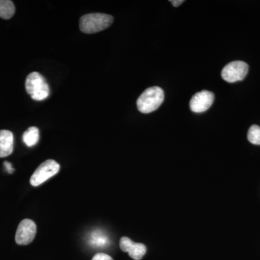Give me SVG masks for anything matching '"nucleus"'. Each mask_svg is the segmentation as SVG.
I'll return each mask as SVG.
<instances>
[{"label": "nucleus", "mask_w": 260, "mask_h": 260, "mask_svg": "<svg viewBox=\"0 0 260 260\" xmlns=\"http://www.w3.org/2000/svg\"><path fill=\"white\" fill-rule=\"evenodd\" d=\"M114 21L112 15L104 13H90L82 16L80 29L87 34H95L109 28Z\"/></svg>", "instance_id": "nucleus-1"}, {"label": "nucleus", "mask_w": 260, "mask_h": 260, "mask_svg": "<svg viewBox=\"0 0 260 260\" xmlns=\"http://www.w3.org/2000/svg\"><path fill=\"white\" fill-rule=\"evenodd\" d=\"M164 100V90L160 87L147 88L137 101L138 110L143 114H149L157 110Z\"/></svg>", "instance_id": "nucleus-2"}, {"label": "nucleus", "mask_w": 260, "mask_h": 260, "mask_svg": "<svg viewBox=\"0 0 260 260\" xmlns=\"http://www.w3.org/2000/svg\"><path fill=\"white\" fill-rule=\"evenodd\" d=\"M25 89L31 99L37 102L45 100L50 93L47 80L37 72H32L27 76Z\"/></svg>", "instance_id": "nucleus-3"}, {"label": "nucleus", "mask_w": 260, "mask_h": 260, "mask_svg": "<svg viewBox=\"0 0 260 260\" xmlns=\"http://www.w3.org/2000/svg\"><path fill=\"white\" fill-rule=\"evenodd\" d=\"M59 169H60L59 164L52 159H49L43 162L36 169L30 177V184L34 186L41 185L44 181L56 175L59 172Z\"/></svg>", "instance_id": "nucleus-4"}, {"label": "nucleus", "mask_w": 260, "mask_h": 260, "mask_svg": "<svg viewBox=\"0 0 260 260\" xmlns=\"http://www.w3.org/2000/svg\"><path fill=\"white\" fill-rule=\"evenodd\" d=\"M249 71V65L242 61H234L224 67L221 72L222 78L228 83L241 81L245 78Z\"/></svg>", "instance_id": "nucleus-5"}, {"label": "nucleus", "mask_w": 260, "mask_h": 260, "mask_svg": "<svg viewBox=\"0 0 260 260\" xmlns=\"http://www.w3.org/2000/svg\"><path fill=\"white\" fill-rule=\"evenodd\" d=\"M37 225L30 219H24L19 224L15 234V242L19 245H28L37 234Z\"/></svg>", "instance_id": "nucleus-6"}, {"label": "nucleus", "mask_w": 260, "mask_h": 260, "mask_svg": "<svg viewBox=\"0 0 260 260\" xmlns=\"http://www.w3.org/2000/svg\"><path fill=\"white\" fill-rule=\"evenodd\" d=\"M215 95L208 90H203L193 95L189 103L190 109L194 113L206 112L213 105Z\"/></svg>", "instance_id": "nucleus-7"}, {"label": "nucleus", "mask_w": 260, "mask_h": 260, "mask_svg": "<svg viewBox=\"0 0 260 260\" xmlns=\"http://www.w3.org/2000/svg\"><path fill=\"white\" fill-rule=\"evenodd\" d=\"M119 246L121 250L129 253L130 257L135 260H140L146 253V246L140 243H135L129 238L124 237L120 239Z\"/></svg>", "instance_id": "nucleus-8"}, {"label": "nucleus", "mask_w": 260, "mask_h": 260, "mask_svg": "<svg viewBox=\"0 0 260 260\" xmlns=\"http://www.w3.org/2000/svg\"><path fill=\"white\" fill-rule=\"evenodd\" d=\"M14 136L9 130H0V158L9 156L13 152Z\"/></svg>", "instance_id": "nucleus-9"}, {"label": "nucleus", "mask_w": 260, "mask_h": 260, "mask_svg": "<svg viewBox=\"0 0 260 260\" xmlns=\"http://www.w3.org/2000/svg\"><path fill=\"white\" fill-rule=\"evenodd\" d=\"M39 140V129L37 126H30L23 135V141L27 146H34Z\"/></svg>", "instance_id": "nucleus-10"}, {"label": "nucleus", "mask_w": 260, "mask_h": 260, "mask_svg": "<svg viewBox=\"0 0 260 260\" xmlns=\"http://www.w3.org/2000/svg\"><path fill=\"white\" fill-rule=\"evenodd\" d=\"M15 7L10 0H0V18L8 20L15 14Z\"/></svg>", "instance_id": "nucleus-11"}, {"label": "nucleus", "mask_w": 260, "mask_h": 260, "mask_svg": "<svg viewBox=\"0 0 260 260\" xmlns=\"http://www.w3.org/2000/svg\"><path fill=\"white\" fill-rule=\"evenodd\" d=\"M248 140L252 144L260 145V126L254 124L249 128L247 135Z\"/></svg>", "instance_id": "nucleus-12"}, {"label": "nucleus", "mask_w": 260, "mask_h": 260, "mask_svg": "<svg viewBox=\"0 0 260 260\" xmlns=\"http://www.w3.org/2000/svg\"><path fill=\"white\" fill-rule=\"evenodd\" d=\"M91 241L94 245L98 246H104L108 242L107 238L99 234V232L93 234V239H91Z\"/></svg>", "instance_id": "nucleus-13"}, {"label": "nucleus", "mask_w": 260, "mask_h": 260, "mask_svg": "<svg viewBox=\"0 0 260 260\" xmlns=\"http://www.w3.org/2000/svg\"><path fill=\"white\" fill-rule=\"evenodd\" d=\"M92 260H114L112 256L108 255L105 253H98L93 256Z\"/></svg>", "instance_id": "nucleus-14"}, {"label": "nucleus", "mask_w": 260, "mask_h": 260, "mask_svg": "<svg viewBox=\"0 0 260 260\" xmlns=\"http://www.w3.org/2000/svg\"><path fill=\"white\" fill-rule=\"evenodd\" d=\"M5 167L6 168L7 171H8V173H13L14 172V169H13V167H12V164L10 162L8 161L4 162Z\"/></svg>", "instance_id": "nucleus-15"}, {"label": "nucleus", "mask_w": 260, "mask_h": 260, "mask_svg": "<svg viewBox=\"0 0 260 260\" xmlns=\"http://www.w3.org/2000/svg\"><path fill=\"white\" fill-rule=\"evenodd\" d=\"M184 2V0H174V1H170V3H172L173 6L179 7V5L182 4Z\"/></svg>", "instance_id": "nucleus-16"}]
</instances>
